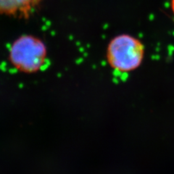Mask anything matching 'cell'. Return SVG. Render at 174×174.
Listing matches in <instances>:
<instances>
[{"mask_svg": "<svg viewBox=\"0 0 174 174\" xmlns=\"http://www.w3.org/2000/svg\"><path fill=\"white\" fill-rule=\"evenodd\" d=\"M144 48L138 39L130 35L115 36L107 51L108 62L113 68L121 72L136 69L142 62Z\"/></svg>", "mask_w": 174, "mask_h": 174, "instance_id": "1", "label": "cell"}, {"mask_svg": "<svg viewBox=\"0 0 174 174\" xmlns=\"http://www.w3.org/2000/svg\"><path fill=\"white\" fill-rule=\"evenodd\" d=\"M47 49L43 41L32 35H23L12 43L10 49L11 62L25 72L40 69L45 62Z\"/></svg>", "mask_w": 174, "mask_h": 174, "instance_id": "2", "label": "cell"}, {"mask_svg": "<svg viewBox=\"0 0 174 174\" xmlns=\"http://www.w3.org/2000/svg\"><path fill=\"white\" fill-rule=\"evenodd\" d=\"M42 0H0V15L28 19Z\"/></svg>", "mask_w": 174, "mask_h": 174, "instance_id": "3", "label": "cell"}, {"mask_svg": "<svg viewBox=\"0 0 174 174\" xmlns=\"http://www.w3.org/2000/svg\"><path fill=\"white\" fill-rule=\"evenodd\" d=\"M171 9H172V11H173V12L174 14V0H172V1H171Z\"/></svg>", "mask_w": 174, "mask_h": 174, "instance_id": "4", "label": "cell"}]
</instances>
